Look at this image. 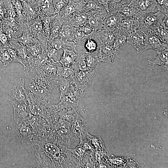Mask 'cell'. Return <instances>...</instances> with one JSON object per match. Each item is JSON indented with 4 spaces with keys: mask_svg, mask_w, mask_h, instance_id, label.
<instances>
[{
    "mask_svg": "<svg viewBox=\"0 0 168 168\" xmlns=\"http://www.w3.org/2000/svg\"><path fill=\"white\" fill-rule=\"evenodd\" d=\"M21 76L24 80L25 89L38 97L51 103L56 100L58 84L52 76L40 67L28 65L24 66Z\"/></svg>",
    "mask_w": 168,
    "mask_h": 168,
    "instance_id": "obj_1",
    "label": "cell"
},
{
    "mask_svg": "<svg viewBox=\"0 0 168 168\" xmlns=\"http://www.w3.org/2000/svg\"><path fill=\"white\" fill-rule=\"evenodd\" d=\"M168 15L158 11L156 12L142 14L139 20V29L146 35L154 34Z\"/></svg>",
    "mask_w": 168,
    "mask_h": 168,
    "instance_id": "obj_2",
    "label": "cell"
},
{
    "mask_svg": "<svg viewBox=\"0 0 168 168\" xmlns=\"http://www.w3.org/2000/svg\"><path fill=\"white\" fill-rule=\"evenodd\" d=\"M57 127L56 140L66 147L78 139L72 129L70 122L61 118Z\"/></svg>",
    "mask_w": 168,
    "mask_h": 168,
    "instance_id": "obj_3",
    "label": "cell"
},
{
    "mask_svg": "<svg viewBox=\"0 0 168 168\" xmlns=\"http://www.w3.org/2000/svg\"><path fill=\"white\" fill-rule=\"evenodd\" d=\"M99 66L87 71H74L72 80L76 86L84 90L89 85L99 72Z\"/></svg>",
    "mask_w": 168,
    "mask_h": 168,
    "instance_id": "obj_4",
    "label": "cell"
},
{
    "mask_svg": "<svg viewBox=\"0 0 168 168\" xmlns=\"http://www.w3.org/2000/svg\"><path fill=\"white\" fill-rule=\"evenodd\" d=\"M9 101L12 106L28 103L25 93L24 80L21 76L12 87L10 92Z\"/></svg>",
    "mask_w": 168,
    "mask_h": 168,
    "instance_id": "obj_5",
    "label": "cell"
},
{
    "mask_svg": "<svg viewBox=\"0 0 168 168\" xmlns=\"http://www.w3.org/2000/svg\"><path fill=\"white\" fill-rule=\"evenodd\" d=\"M27 28L29 32L40 43L43 49H45L47 38L43 29L42 23L39 16L34 21L27 22Z\"/></svg>",
    "mask_w": 168,
    "mask_h": 168,
    "instance_id": "obj_6",
    "label": "cell"
},
{
    "mask_svg": "<svg viewBox=\"0 0 168 168\" xmlns=\"http://www.w3.org/2000/svg\"><path fill=\"white\" fill-rule=\"evenodd\" d=\"M70 123L72 129L77 137L80 140L86 139L88 133L87 124L77 111Z\"/></svg>",
    "mask_w": 168,
    "mask_h": 168,
    "instance_id": "obj_7",
    "label": "cell"
},
{
    "mask_svg": "<svg viewBox=\"0 0 168 168\" xmlns=\"http://www.w3.org/2000/svg\"><path fill=\"white\" fill-rule=\"evenodd\" d=\"M39 14L53 16L55 14L52 0H31L30 3Z\"/></svg>",
    "mask_w": 168,
    "mask_h": 168,
    "instance_id": "obj_8",
    "label": "cell"
},
{
    "mask_svg": "<svg viewBox=\"0 0 168 168\" xmlns=\"http://www.w3.org/2000/svg\"><path fill=\"white\" fill-rule=\"evenodd\" d=\"M119 18V29L128 35L139 28V19L121 15L117 12Z\"/></svg>",
    "mask_w": 168,
    "mask_h": 168,
    "instance_id": "obj_9",
    "label": "cell"
},
{
    "mask_svg": "<svg viewBox=\"0 0 168 168\" xmlns=\"http://www.w3.org/2000/svg\"><path fill=\"white\" fill-rule=\"evenodd\" d=\"M146 38V35L139 28L128 35L127 43L133 46L138 54L140 51L144 50Z\"/></svg>",
    "mask_w": 168,
    "mask_h": 168,
    "instance_id": "obj_10",
    "label": "cell"
},
{
    "mask_svg": "<svg viewBox=\"0 0 168 168\" xmlns=\"http://www.w3.org/2000/svg\"><path fill=\"white\" fill-rule=\"evenodd\" d=\"M168 44L163 42L154 34L146 35L144 50L152 49L158 52L168 49Z\"/></svg>",
    "mask_w": 168,
    "mask_h": 168,
    "instance_id": "obj_11",
    "label": "cell"
},
{
    "mask_svg": "<svg viewBox=\"0 0 168 168\" xmlns=\"http://www.w3.org/2000/svg\"><path fill=\"white\" fill-rule=\"evenodd\" d=\"M91 34L94 37L99 40L100 44L113 45L115 40V35L113 32L103 29L97 30H94Z\"/></svg>",
    "mask_w": 168,
    "mask_h": 168,
    "instance_id": "obj_12",
    "label": "cell"
},
{
    "mask_svg": "<svg viewBox=\"0 0 168 168\" xmlns=\"http://www.w3.org/2000/svg\"><path fill=\"white\" fill-rule=\"evenodd\" d=\"M118 52L113 45L100 44L98 56L101 62L111 63L114 61Z\"/></svg>",
    "mask_w": 168,
    "mask_h": 168,
    "instance_id": "obj_13",
    "label": "cell"
},
{
    "mask_svg": "<svg viewBox=\"0 0 168 168\" xmlns=\"http://www.w3.org/2000/svg\"><path fill=\"white\" fill-rule=\"evenodd\" d=\"M119 18L116 12H110L104 20L103 29L114 33L119 29Z\"/></svg>",
    "mask_w": 168,
    "mask_h": 168,
    "instance_id": "obj_14",
    "label": "cell"
},
{
    "mask_svg": "<svg viewBox=\"0 0 168 168\" xmlns=\"http://www.w3.org/2000/svg\"><path fill=\"white\" fill-rule=\"evenodd\" d=\"M115 12L121 15L129 17L139 19L142 16L133 1L122 7Z\"/></svg>",
    "mask_w": 168,
    "mask_h": 168,
    "instance_id": "obj_15",
    "label": "cell"
},
{
    "mask_svg": "<svg viewBox=\"0 0 168 168\" xmlns=\"http://www.w3.org/2000/svg\"><path fill=\"white\" fill-rule=\"evenodd\" d=\"M133 1L142 15L154 12L156 7L155 0H135Z\"/></svg>",
    "mask_w": 168,
    "mask_h": 168,
    "instance_id": "obj_16",
    "label": "cell"
},
{
    "mask_svg": "<svg viewBox=\"0 0 168 168\" xmlns=\"http://www.w3.org/2000/svg\"><path fill=\"white\" fill-rule=\"evenodd\" d=\"M86 52V50L77 52L75 62L70 67L73 72L79 70L86 71L93 69L87 66L85 59Z\"/></svg>",
    "mask_w": 168,
    "mask_h": 168,
    "instance_id": "obj_17",
    "label": "cell"
},
{
    "mask_svg": "<svg viewBox=\"0 0 168 168\" xmlns=\"http://www.w3.org/2000/svg\"><path fill=\"white\" fill-rule=\"evenodd\" d=\"M100 45V43L99 40L90 34L88 35L83 47L87 52L98 55Z\"/></svg>",
    "mask_w": 168,
    "mask_h": 168,
    "instance_id": "obj_18",
    "label": "cell"
},
{
    "mask_svg": "<svg viewBox=\"0 0 168 168\" xmlns=\"http://www.w3.org/2000/svg\"><path fill=\"white\" fill-rule=\"evenodd\" d=\"M88 16L83 12L75 11L69 20L70 24L74 28H77L87 22Z\"/></svg>",
    "mask_w": 168,
    "mask_h": 168,
    "instance_id": "obj_19",
    "label": "cell"
},
{
    "mask_svg": "<svg viewBox=\"0 0 168 168\" xmlns=\"http://www.w3.org/2000/svg\"><path fill=\"white\" fill-rule=\"evenodd\" d=\"M63 53L58 63H60L63 67H70L74 62L77 52L66 48H63Z\"/></svg>",
    "mask_w": 168,
    "mask_h": 168,
    "instance_id": "obj_20",
    "label": "cell"
},
{
    "mask_svg": "<svg viewBox=\"0 0 168 168\" xmlns=\"http://www.w3.org/2000/svg\"><path fill=\"white\" fill-rule=\"evenodd\" d=\"M157 55L154 57L155 59L151 60L147 59L149 64L152 65L151 70L154 67L158 65L168 69V49H166L163 51L156 52Z\"/></svg>",
    "mask_w": 168,
    "mask_h": 168,
    "instance_id": "obj_21",
    "label": "cell"
},
{
    "mask_svg": "<svg viewBox=\"0 0 168 168\" xmlns=\"http://www.w3.org/2000/svg\"><path fill=\"white\" fill-rule=\"evenodd\" d=\"M82 1V12L86 13L106 11L104 7L96 0H83Z\"/></svg>",
    "mask_w": 168,
    "mask_h": 168,
    "instance_id": "obj_22",
    "label": "cell"
},
{
    "mask_svg": "<svg viewBox=\"0 0 168 168\" xmlns=\"http://www.w3.org/2000/svg\"><path fill=\"white\" fill-rule=\"evenodd\" d=\"M64 21L58 14H56L52 17L51 34L49 39H53L58 36L59 30Z\"/></svg>",
    "mask_w": 168,
    "mask_h": 168,
    "instance_id": "obj_23",
    "label": "cell"
},
{
    "mask_svg": "<svg viewBox=\"0 0 168 168\" xmlns=\"http://www.w3.org/2000/svg\"><path fill=\"white\" fill-rule=\"evenodd\" d=\"M168 16L163 20L161 25L155 30L154 34L164 43H168Z\"/></svg>",
    "mask_w": 168,
    "mask_h": 168,
    "instance_id": "obj_24",
    "label": "cell"
},
{
    "mask_svg": "<svg viewBox=\"0 0 168 168\" xmlns=\"http://www.w3.org/2000/svg\"><path fill=\"white\" fill-rule=\"evenodd\" d=\"M73 28L69 23L64 21L60 28L58 36L66 40L73 41Z\"/></svg>",
    "mask_w": 168,
    "mask_h": 168,
    "instance_id": "obj_25",
    "label": "cell"
},
{
    "mask_svg": "<svg viewBox=\"0 0 168 168\" xmlns=\"http://www.w3.org/2000/svg\"><path fill=\"white\" fill-rule=\"evenodd\" d=\"M26 22H30L38 16V14L34 7L26 2H21Z\"/></svg>",
    "mask_w": 168,
    "mask_h": 168,
    "instance_id": "obj_26",
    "label": "cell"
},
{
    "mask_svg": "<svg viewBox=\"0 0 168 168\" xmlns=\"http://www.w3.org/2000/svg\"><path fill=\"white\" fill-rule=\"evenodd\" d=\"M16 12V21L19 24L26 22L21 3L18 0H11Z\"/></svg>",
    "mask_w": 168,
    "mask_h": 168,
    "instance_id": "obj_27",
    "label": "cell"
},
{
    "mask_svg": "<svg viewBox=\"0 0 168 168\" xmlns=\"http://www.w3.org/2000/svg\"><path fill=\"white\" fill-rule=\"evenodd\" d=\"M114 34L115 35V40L113 46L115 49L119 51V50L126 43H127V38L128 35L121 30L119 28Z\"/></svg>",
    "mask_w": 168,
    "mask_h": 168,
    "instance_id": "obj_28",
    "label": "cell"
},
{
    "mask_svg": "<svg viewBox=\"0 0 168 168\" xmlns=\"http://www.w3.org/2000/svg\"><path fill=\"white\" fill-rule=\"evenodd\" d=\"M45 50L48 58L57 63L60 60L63 53V49H56L52 47L48 42Z\"/></svg>",
    "mask_w": 168,
    "mask_h": 168,
    "instance_id": "obj_29",
    "label": "cell"
},
{
    "mask_svg": "<svg viewBox=\"0 0 168 168\" xmlns=\"http://www.w3.org/2000/svg\"><path fill=\"white\" fill-rule=\"evenodd\" d=\"M56 79L60 91V98L67 96L69 91L70 82L72 79H66L61 77L56 76Z\"/></svg>",
    "mask_w": 168,
    "mask_h": 168,
    "instance_id": "obj_30",
    "label": "cell"
},
{
    "mask_svg": "<svg viewBox=\"0 0 168 168\" xmlns=\"http://www.w3.org/2000/svg\"><path fill=\"white\" fill-rule=\"evenodd\" d=\"M16 40L19 43L26 46L39 41L27 30H22V34Z\"/></svg>",
    "mask_w": 168,
    "mask_h": 168,
    "instance_id": "obj_31",
    "label": "cell"
},
{
    "mask_svg": "<svg viewBox=\"0 0 168 168\" xmlns=\"http://www.w3.org/2000/svg\"><path fill=\"white\" fill-rule=\"evenodd\" d=\"M75 11L76 9L71 1L61 9L58 14L64 21H69L70 18Z\"/></svg>",
    "mask_w": 168,
    "mask_h": 168,
    "instance_id": "obj_32",
    "label": "cell"
},
{
    "mask_svg": "<svg viewBox=\"0 0 168 168\" xmlns=\"http://www.w3.org/2000/svg\"><path fill=\"white\" fill-rule=\"evenodd\" d=\"M85 59L87 66L88 67L91 68H93L96 66H99L101 62L98 55L88 53L86 51Z\"/></svg>",
    "mask_w": 168,
    "mask_h": 168,
    "instance_id": "obj_33",
    "label": "cell"
},
{
    "mask_svg": "<svg viewBox=\"0 0 168 168\" xmlns=\"http://www.w3.org/2000/svg\"><path fill=\"white\" fill-rule=\"evenodd\" d=\"M38 15L42 22L45 34L47 39H48L51 34L50 28L52 16H49L42 14H39Z\"/></svg>",
    "mask_w": 168,
    "mask_h": 168,
    "instance_id": "obj_34",
    "label": "cell"
},
{
    "mask_svg": "<svg viewBox=\"0 0 168 168\" xmlns=\"http://www.w3.org/2000/svg\"><path fill=\"white\" fill-rule=\"evenodd\" d=\"M74 75L72 69L68 67H57L56 76H60L66 79H72Z\"/></svg>",
    "mask_w": 168,
    "mask_h": 168,
    "instance_id": "obj_35",
    "label": "cell"
},
{
    "mask_svg": "<svg viewBox=\"0 0 168 168\" xmlns=\"http://www.w3.org/2000/svg\"><path fill=\"white\" fill-rule=\"evenodd\" d=\"M29 54L31 56L36 57L41 53L43 48L39 41L26 46Z\"/></svg>",
    "mask_w": 168,
    "mask_h": 168,
    "instance_id": "obj_36",
    "label": "cell"
},
{
    "mask_svg": "<svg viewBox=\"0 0 168 168\" xmlns=\"http://www.w3.org/2000/svg\"><path fill=\"white\" fill-rule=\"evenodd\" d=\"M12 62L7 49L0 48V65L3 66H7Z\"/></svg>",
    "mask_w": 168,
    "mask_h": 168,
    "instance_id": "obj_37",
    "label": "cell"
},
{
    "mask_svg": "<svg viewBox=\"0 0 168 168\" xmlns=\"http://www.w3.org/2000/svg\"><path fill=\"white\" fill-rule=\"evenodd\" d=\"M67 41L58 36L53 39H48L47 42L53 48L59 50L65 48Z\"/></svg>",
    "mask_w": 168,
    "mask_h": 168,
    "instance_id": "obj_38",
    "label": "cell"
},
{
    "mask_svg": "<svg viewBox=\"0 0 168 168\" xmlns=\"http://www.w3.org/2000/svg\"><path fill=\"white\" fill-rule=\"evenodd\" d=\"M72 1L71 0H52L55 13L58 14L61 9Z\"/></svg>",
    "mask_w": 168,
    "mask_h": 168,
    "instance_id": "obj_39",
    "label": "cell"
},
{
    "mask_svg": "<svg viewBox=\"0 0 168 168\" xmlns=\"http://www.w3.org/2000/svg\"><path fill=\"white\" fill-rule=\"evenodd\" d=\"M158 11L168 15V0H155Z\"/></svg>",
    "mask_w": 168,
    "mask_h": 168,
    "instance_id": "obj_40",
    "label": "cell"
},
{
    "mask_svg": "<svg viewBox=\"0 0 168 168\" xmlns=\"http://www.w3.org/2000/svg\"><path fill=\"white\" fill-rule=\"evenodd\" d=\"M9 40L2 28H0V48H7Z\"/></svg>",
    "mask_w": 168,
    "mask_h": 168,
    "instance_id": "obj_41",
    "label": "cell"
},
{
    "mask_svg": "<svg viewBox=\"0 0 168 168\" xmlns=\"http://www.w3.org/2000/svg\"><path fill=\"white\" fill-rule=\"evenodd\" d=\"M6 48L12 58V62L19 63L23 66L24 65V63L23 61L19 57L15 50L11 48Z\"/></svg>",
    "mask_w": 168,
    "mask_h": 168,
    "instance_id": "obj_42",
    "label": "cell"
},
{
    "mask_svg": "<svg viewBox=\"0 0 168 168\" xmlns=\"http://www.w3.org/2000/svg\"><path fill=\"white\" fill-rule=\"evenodd\" d=\"M76 29L87 35L90 34L94 30V29L87 23Z\"/></svg>",
    "mask_w": 168,
    "mask_h": 168,
    "instance_id": "obj_43",
    "label": "cell"
},
{
    "mask_svg": "<svg viewBox=\"0 0 168 168\" xmlns=\"http://www.w3.org/2000/svg\"><path fill=\"white\" fill-rule=\"evenodd\" d=\"M7 13L5 3L3 0L0 2V23L5 19V15Z\"/></svg>",
    "mask_w": 168,
    "mask_h": 168,
    "instance_id": "obj_44",
    "label": "cell"
},
{
    "mask_svg": "<svg viewBox=\"0 0 168 168\" xmlns=\"http://www.w3.org/2000/svg\"><path fill=\"white\" fill-rule=\"evenodd\" d=\"M105 8L108 13H109L108 4L110 0H96Z\"/></svg>",
    "mask_w": 168,
    "mask_h": 168,
    "instance_id": "obj_45",
    "label": "cell"
},
{
    "mask_svg": "<svg viewBox=\"0 0 168 168\" xmlns=\"http://www.w3.org/2000/svg\"><path fill=\"white\" fill-rule=\"evenodd\" d=\"M21 2H26V0H18Z\"/></svg>",
    "mask_w": 168,
    "mask_h": 168,
    "instance_id": "obj_46",
    "label": "cell"
},
{
    "mask_svg": "<svg viewBox=\"0 0 168 168\" xmlns=\"http://www.w3.org/2000/svg\"><path fill=\"white\" fill-rule=\"evenodd\" d=\"M31 1V0H26V2H27L30 3V2Z\"/></svg>",
    "mask_w": 168,
    "mask_h": 168,
    "instance_id": "obj_47",
    "label": "cell"
},
{
    "mask_svg": "<svg viewBox=\"0 0 168 168\" xmlns=\"http://www.w3.org/2000/svg\"><path fill=\"white\" fill-rule=\"evenodd\" d=\"M135 0H130V1H131V2H132V1H135Z\"/></svg>",
    "mask_w": 168,
    "mask_h": 168,
    "instance_id": "obj_48",
    "label": "cell"
}]
</instances>
